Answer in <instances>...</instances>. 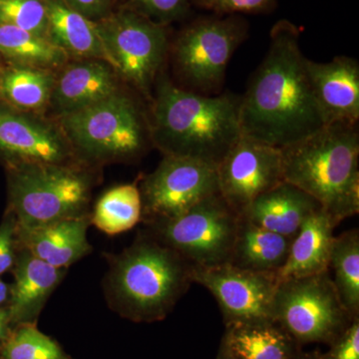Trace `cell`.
I'll return each instance as SVG.
<instances>
[{
  "label": "cell",
  "instance_id": "obj_1",
  "mask_svg": "<svg viewBox=\"0 0 359 359\" xmlns=\"http://www.w3.org/2000/svg\"><path fill=\"white\" fill-rule=\"evenodd\" d=\"M299 39L301 30L289 20L271 28L268 52L241 96L243 136L282 149L325 126Z\"/></svg>",
  "mask_w": 359,
  "mask_h": 359
},
{
  "label": "cell",
  "instance_id": "obj_2",
  "mask_svg": "<svg viewBox=\"0 0 359 359\" xmlns=\"http://www.w3.org/2000/svg\"><path fill=\"white\" fill-rule=\"evenodd\" d=\"M241 96L204 95L175 84L163 71L150 101L153 146L164 156L218 166L242 136Z\"/></svg>",
  "mask_w": 359,
  "mask_h": 359
},
{
  "label": "cell",
  "instance_id": "obj_3",
  "mask_svg": "<svg viewBox=\"0 0 359 359\" xmlns=\"http://www.w3.org/2000/svg\"><path fill=\"white\" fill-rule=\"evenodd\" d=\"M193 266L147 231L111 257L104 280L110 308L136 323L163 320L193 283Z\"/></svg>",
  "mask_w": 359,
  "mask_h": 359
},
{
  "label": "cell",
  "instance_id": "obj_4",
  "mask_svg": "<svg viewBox=\"0 0 359 359\" xmlns=\"http://www.w3.org/2000/svg\"><path fill=\"white\" fill-rule=\"evenodd\" d=\"M280 153L283 181L318 201L335 226L358 214V124L325 125Z\"/></svg>",
  "mask_w": 359,
  "mask_h": 359
},
{
  "label": "cell",
  "instance_id": "obj_5",
  "mask_svg": "<svg viewBox=\"0 0 359 359\" xmlns=\"http://www.w3.org/2000/svg\"><path fill=\"white\" fill-rule=\"evenodd\" d=\"M56 121L77 159L88 167L133 162L153 146L149 115L123 88Z\"/></svg>",
  "mask_w": 359,
  "mask_h": 359
},
{
  "label": "cell",
  "instance_id": "obj_6",
  "mask_svg": "<svg viewBox=\"0 0 359 359\" xmlns=\"http://www.w3.org/2000/svg\"><path fill=\"white\" fill-rule=\"evenodd\" d=\"M86 165L7 167L8 212L18 230L89 215L94 179Z\"/></svg>",
  "mask_w": 359,
  "mask_h": 359
},
{
  "label": "cell",
  "instance_id": "obj_7",
  "mask_svg": "<svg viewBox=\"0 0 359 359\" xmlns=\"http://www.w3.org/2000/svg\"><path fill=\"white\" fill-rule=\"evenodd\" d=\"M95 27L121 81L150 102L170 53L168 25L120 6Z\"/></svg>",
  "mask_w": 359,
  "mask_h": 359
},
{
  "label": "cell",
  "instance_id": "obj_8",
  "mask_svg": "<svg viewBox=\"0 0 359 359\" xmlns=\"http://www.w3.org/2000/svg\"><path fill=\"white\" fill-rule=\"evenodd\" d=\"M238 221L240 215L217 193L177 218L144 224L193 268L210 269L230 263Z\"/></svg>",
  "mask_w": 359,
  "mask_h": 359
},
{
  "label": "cell",
  "instance_id": "obj_9",
  "mask_svg": "<svg viewBox=\"0 0 359 359\" xmlns=\"http://www.w3.org/2000/svg\"><path fill=\"white\" fill-rule=\"evenodd\" d=\"M248 36L240 16L205 18L179 33L170 46L175 69L185 86L196 93H219L233 52Z\"/></svg>",
  "mask_w": 359,
  "mask_h": 359
},
{
  "label": "cell",
  "instance_id": "obj_10",
  "mask_svg": "<svg viewBox=\"0 0 359 359\" xmlns=\"http://www.w3.org/2000/svg\"><path fill=\"white\" fill-rule=\"evenodd\" d=\"M353 320L340 301L330 271L278 282L273 320L297 344H332Z\"/></svg>",
  "mask_w": 359,
  "mask_h": 359
},
{
  "label": "cell",
  "instance_id": "obj_11",
  "mask_svg": "<svg viewBox=\"0 0 359 359\" xmlns=\"http://www.w3.org/2000/svg\"><path fill=\"white\" fill-rule=\"evenodd\" d=\"M139 190L142 223L177 218L219 193L217 167L192 158L164 156Z\"/></svg>",
  "mask_w": 359,
  "mask_h": 359
},
{
  "label": "cell",
  "instance_id": "obj_12",
  "mask_svg": "<svg viewBox=\"0 0 359 359\" xmlns=\"http://www.w3.org/2000/svg\"><path fill=\"white\" fill-rule=\"evenodd\" d=\"M0 159L7 167L25 164L84 165L57 121L0 102Z\"/></svg>",
  "mask_w": 359,
  "mask_h": 359
},
{
  "label": "cell",
  "instance_id": "obj_13",
  "mask_svg": "<svg viewBox=\"0 0 359 359\" xmlns=\"http://www.w3.org/2000/svg\"><path fill=\"white\" fill-rule=\"evenodd\" d=\"M192 280L216 299L226 325L273 321V304L278 285L276 275L224 264L193 268Z\"/></svg>",
  "mask_w": 359,
  "mask_h": 359
},
{
  "label": "cell",
  "instance_id": "obj_14",
  "mask_svg": "<svg viewBox=\"0 0 359 359\" xmlns=\"http://www.w3.org/2000/svg\"><path fill=\"white\" fill-rule=\"evenodd\" d=\"M219 195L238 215L283 182L280 149L241 136L217 166Z\"/></svg>",
  "mask_w": 359,
  "mask_h": 359
},
{
  "label": "cell",
  "instance_id": "obj_15",
  "mask_svg": "<svg viewBox=\"0 0 359 359\" xmlns=\"http://www.w3.org/2000/svg\"><path fill=\"white\" fill-rule=\"evenodd\" d=\"M121 84L107 61L69 59L56 73L49 109L56 118L83 110L119 91Z\"/></svg>",
  "mask_w": 359,
  "mask_h": 359
},
{
  "label": "cell",
  "instance_id": "obj_16",
  "mask_svg": "<svg viewBox=\"0 0 359 359\" xmlns=\"http://www.w3.org/2000/svg\"><path fill=\"white\" fill-rule=\"evenodd\" d=\"M306 67L325 124H358V61L347 56L327 63L306 58Z\"/></svg>",
  "mask_w": 359,
  "mask_h": 359
},
{
  "label": "cell",
  "instance_id": "obj_17",
  "mask_svg": "<svg viewBox=\"0 0 359 359\" xmlns=\"http://www.w3.org/2000/svg\"><path fill=\"white\" fill-rule=\"evenodd\" d=\"M14 283L9 287V321L14 325L36 323L50 295L62 282L67 269L45 263L18 245L13 266Z\"/></svg>",
  "mask_w": 359,
  "mask_h": 359
},
{
  "label": "cell",
  "instance_id": "obj_18",
  "mask_svg": "<svg viewBox=\"0 0 359 359\" xmlns=\"http://www.w3.org/2000/svg\"><path fill=\"white\" fill-rule=\"evenodd\" d=\"M90 214L60 219L29 230L16 228L18 245L45 263L67 269L92 252L87 240V230L91 224Z\"/></svg>",
  "mask_w": 359,
  "mask_h": 359
},
{
  "label": "cell",
  "instance_id": "obj_19",
  "mask_svg": "<svg viewBox=\"0 0 359 359\" xmlns=\"http://www.w3.org/2000/svg\"><path fill=\"white\" fill-rule=\"evenodd\" d=\"M320 209V203L311 195L283 181L259 196L240 216L266 230L294 238L302 223Z\"/></svg>",
  "mask_w": 359,
  "mask_h": 359
},
{
  "label": "cell",
  "instance_id": "obj_20",
  "mask_svg": "<svg viewBox=\"0 0 359 359\" xmlns=\"http://www.w3.org/2000/svg\"><path fill=\"white\" fill-rule=\"evenodd\" d=\"M334 228L325 210L311 215L292 238L287 262L276 276L278 282L330 271Z\"/></svg>",
  "mask_w": 359,
  "mask_h": 359
},
{
  "label": "cell",
  "instance_id": "obj_21",
  "mask_svg": "<svg viewBox=\"0 0 359 359\" xmlns=\"http://www.w3.org/2000/svg\"><path fill=\"white\" fill-rule=\"evenodd\" d=\"M292 241L240 216L229 264L245 271L278 276L287 262Z\"/></svg>",
  "mask_w": 359,
  "mask_h": 359
},
{
  "label": "cell",
  "instance_id": "obj_22",
  "mask_svg": "<svg viewBox=\"0 0 359 359\" xmlns=\"http://www.w3.org/2000/svg\"><path fill=\"white\" fill-rule=\"evenodd\" d=\"M48 18L47 39L70 59H101L110 63L92 22L62 0H44Z\"/></svg>",
  "mask_w": 359,
  "mask_h": 359
},
{
  "label": "cell",
  "instance_id": "obj_23",
  "mask_svg": "<svg viewBox=\"0 0 359 359\" xmlns=\"http://www.w3.org/2000/svg\"><path fill=\"white\" fill-rule=\"evenodd\" d=\"M223 340L236 359H290L299 353L297 342L273 321L226 325Z\"/></svg>",
  "mask_w": 359,
  "mask_h": 359
},
{
  "label": "cell",
  "instance_id": "obj_24",
  "mask_svg": "<svg viewBox=\"0 0 359 359\" xmlns=\"http://www.w3.org/2000/svg\"><path fill=\"white\" fill-rule=\"evenodd\" d=\"M56 73L4 62L0 68V102L25 112L44 115Z\"/></svg>",
  "mask_w": 359,
  "mask_h": 359
},
{
  "label": "cell",
  "instance_id": "obj_25",
  "mask_svg": "<svg viewBox=\"0 0 359 359\" xmlns=\"http://www.w3.org/2000/svg\"><path fill=\"white\" fill-rule=\"evenodd\" d=\"M0 53L4 62L55 73L70 59L50 40L9 25H0Z\"/></svg>",
  "mask_w": 359,
  "mask_h": 359
},
{
  "label": "cell",
  "instance_id": "obj_26",
  "mask_svg": "<svg viewBox=\"0 0 359 359\" xmlns=\"http://www.w3.org/2000/svg\"><path fill=\"white\" fill-rule=\"evenodd\" d=\"M91 224L109 236L131 230L142 221V199L136 183L116 186L103 194L90 214Z\"/></svg>",
  "mask_w": 359,
  "mask_h": 359
},
{
  "label": "cell",
  "instance_id": "obj_27",
  "mask_svg": "<svg viewBox=\"0 0 359 359\" xmlns=\"http://www.w3.org/2000/svg\"><path fill=\"white\" fill-rule=\"evenodd\" d=\"M330 271L340 301L351 318L359 316V231L353 229L334 238Z\"/></svg>",
  "mask_w": 359,
  "mask_h": 359
},
{
  "label": "cell",
  "instance_id": "obj_28",
  "mask_svg": "<svg viewBox=\"0 0 359 359\" xmlns=\"http://www.w3.org/2000/svg\"><path fill=\"white\" fill-rule=\"evenodd\" d=\"M2 359H74L55 340L40 332L36 323H21L9 332L1 348Z\"/></svg>",
  "mask_w": 359,
  "mask_h": 359
},
{
  "label": "cell",
  "instance_id": "obj_29",
  "mask_svg": "<svg viewBox=\"0 0 359 359\" xmlns=\"http://www.w3.org/2000/svg\"><path fill=\"white\" fill-rule=\"evenodd\" d=\"M0 25L13 26L47 39L44 0H0Z\"/></svg>",
  "mask_w": 359,
  "mask_h": 359
},
{
  "label": "cell",
  "instance_id": "obj_30",
  "mask_svg": "<svg viewBox=\"0 0 359 359\" xmlns=\"http://www.w3.org/2000/svg\"><path fill=\"white\" fill-rule=\"evenodd\" d=\"M162 25L185 18L191 0H123V6Z\"/></svg>",
  "mask_w": 359,
  "mask_h": 359
},
{
  "label": "cell",
  "instance_id": "obj_31",
  "mask_svg": "<svg viewBox=\"0 0 359 359\" xmlns=\"http://www.w3.org/2000/svg\"><path fill=\"white\" fill-rule=\"evenodd\" d=\"M201 8L217 15L236 13H264L275 8L276 0H194Z\"/></svg>",
  "mask_w": 359,
  "mask_h": 359
},
{
  "label": "cell",
  "instance_id": "obj_32",
  "mask_svg": "<svg viewBox=\"0 0 359 359\" xmlns=\"http://www.w3.org/2000/svg\"><path fill=\"white\" fill-rule=\"evenodd\" d=\"M332 344L330 351L320 359H359V316Z\"/></svg>",
  "mask_w": 359,
  "mask_h": 359
},
{
  "label": "cell",
  "instance_id": "obj_33",
  "mask_svg": "<svg viewBox=\"0 0 359 359\" xmlns=\"http://www.w3.org/2000/svg\"><path fill=\"white\" fill-rule=\"evenodd\" d=\"M18 250L16 221L11 212L0 224V275L13 269Z\"/></svg>",
  "mask_w": 359,
  "mask_h": 359
},
{
  "label": "cell",
  "instance_id": "obj_34",
  "mask_svg": "<svg viewBox=\"0 0 359 359\" xmlns=\"http://www.w3.org/2000/svg\"><path fill=\"white\" fill-rule=\"evenodd\" d=\"M92 22L107 18L114 11L115 0H62Z\"/></svg>",
  "mask_w": 359,
  "mask_h": 359
},
{
  "label": "cell",
  "instance_id": "obj_35",
  "mask_svg": "<svg viewBox=\"0 0 359 359\" xmlns=\"http://www.w3.org/2000/svg\"><path fill=\"white\" fill-rule=\"evenodd\" d=\"M9 321L8 313L7 309L0 308V341H4L9 334L8 325Z\"/></svg>",
  "mask_w": 359,
  "mask_h": 359
},
{
  "label": "cell",
  "instance_id": "obj_36",
  "mask_svg": "<svg viewBox=\"0 0 359 359\" xmlns=\"http://www.w3.org/2000/svg\"><path fill=\"white\" fill-rule=\"evenodd\" d=\"M216 359H236L233 353H231L230 349H229V347L224 344V340L222 341L221 348H219L218 356H217Z\"/></svg>",
  "mask_w": 359,
  "mask_h": 359
},
{
  "label": "cell",
  "instance_id": "obj_37",
  "mask_svg": "<svg viewBox=\"0 0 359 359\" xmlns=\"http://www.w3.org/2000/svg\"><path fill=\"white\" fill-rule=\"evenodd\" d=\"M9 287L6 283L0 280V306L8 301Z\"/></svg>",
  "mask_w": 359,
  "mask_h": 359
},
{
  "label": "cell",
  "instance_id": "obj_38",
  "mask_svg": "<svg viewBox=\"0 0 359 359\" xmlns=\"http://www.w3.org/2000/svg\"><path fill=\"white\" fill-rule=\"evenodd\" d=\"M290 359H320V354L318 353H297L294 358Z\"/></svg>",
  "mask_w": 359,
  "mask_h": 359
},
{
  "label": "cell",
  "instance_id": "obj_39",
  "mask_svg": "<svg viewBox=\"0 0 359 359\" xmlns=\"http://www.w3.org/2000/svg\"><path fill=\"white\" fill-rule=\"evenodd\" d=\"M4 65V58H2L1 53H0V68L2 67V65Z\"/></svg>",
  "mask_w": 359,
  "mask_h": 359
},
{
  "label": "cell",
  "instance_id": "obj_40",
  "mask_svg": "<svg viewBox=\"0 0 359 359\" xmlns=\"http://www.w3.org/2000/svg\"></svg>",
  "mask_w": 359,
  "mask_h": 359
}]
</instances>
